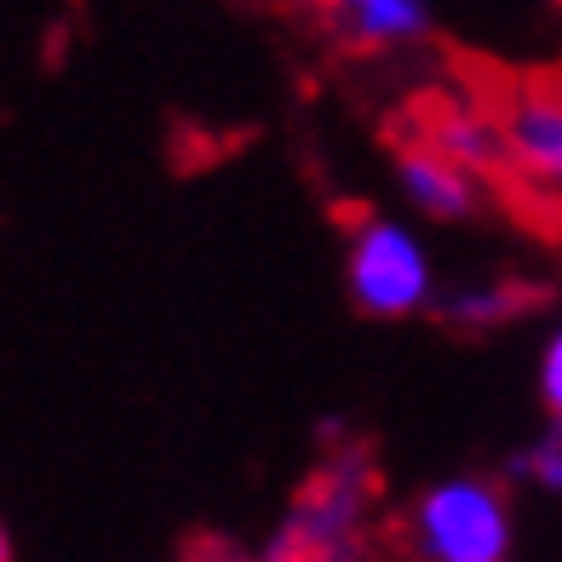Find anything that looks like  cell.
I'll use <instances>...</instances> for the list:
<instances>
[{
	"label": "cell",
	"mask_w": 562,
	"mask_h": 562,
	"mask_svg": "<svg viewBox=\"0 0 562 562\" xmlns=\"http://www.w3.org/2000/svg\"><path fill=\"white\" fill-rule=\"evenodd\" d=\"M339 281L345 299L368 322H414L430 316L442 299L437 252L414 213H362L345 229L339 252Z\"/></svg>",
	"instance_id": "1"
},
{
	"label": "cell",
	"mask_w": 562,
	"mask_h": 562,
	"mask_svg": "<svg viewBox=\"0 0 562 562\" xmlns=\"http://www.w3.org/2000/svg\"><path fill=\"white\" fill-rule=\"evenodd\" d=\"M407 551L419 562H510L517 557V505L494 476H437L407 505Z\"/></svg>",
	"instance_id": "2"
},
{
	"label": "cell",
	"mask_w": 562,
	"mask_h": 562,
	"mask_svg": "<svg viewBox=\"0 0 562 562\" xmlns=\"http://www.w3.org/2000/svg\"><path fill=\"white\" fill-rule=\"evenodd\" d=\"M373 510V476L362 465H327L293 499L281 528L265 540L259 562H362Z\"/></svg>",
	"instance_id": "3"
},
{
	"label": "cell",
	"mask_w": 562,
	"mask_h": 562,
	"mask_svg": "<svg viewBox=\"0 0 562 562\" xmlns=\"http://www.w3.org/2000/svg\"><path fill=\"white\" fill-rule=\"evenodd\" d=\"M391 178H396V195L402 207L414 213L419 224H471L482 213V172H471L465 161L442 156L437 144H402L396 161H391Z\"/></svg>",
	"instance_id": "4"
},
{
	"label": "cell",
	"mask_w": 562,
	"mask_h": 562,
	"mask_svg": "<svg viewBox=\"0 0 562 562\" xmlns=\"http://www.w3.org/2000/svg\"><path fill=\"white\" fill-rule=\"evenodd\" d=\"M505 167L540 190H562V92H517L499 115Z\"/></svg>",
	"instance_id": "5"
},
{
	"label": "cell",
	"mask_w": 562,
	"mask_h": 562,
	"mask_svg": "<svg viewBox=\"0 0 562 562\" xmlns=\"http://www.w3.org/2000/svg\"><path fill=\"white\" fill-rule=\"evenodd\" d=\"M316 7L356 53H407L437 30L430 0H316Z\"/></svg>",
	"instance_id": "6"
},
{
	"label": "cell",
	"mask_w": 562,
	"mask_h": 562,
	"mask_svg": "<svg viewBox=\"0 0 562 562\" xmlns=\"http://www.w3.org/2000/svg\"><path fill=\"white\" fill-rule=\"evenodd\" d=\"M533 311V288L510 276H488V281H459V288H442L437 316L459 334H499V327L522 322Z\"/></svg>",
	"instance_id": "7"
},
{
	"label": "cell",
	"mask_w": 562,
	"mask_h": 562,
	"mask_svg": "<svg viewBox=\"0 0 562 562\" xmlns=\"http://www.w3.org/2000/svg\"><path fill=\"white\" fill-rule=\"evenodd\" d=\"M425 144H437L442 156L465 161V167H471V172H482V178H488V172L505 161L499 121L476 115V110H465V104H442V110H430V115H425Z\"/></svg>",
	"instance_id": "8"
},
{
	"label": "cell",
	"mask_w": 562,
	"mask_h": 562,
	"mask_svg": "<svg viewBox=\"0 0 562 562\" xmlns=\"http://www.w3.org/2000/svg\"><path fill=\"white\" fill-rule=\"evenodd\" d=\"M510 471H517L533 494H551L562 499V425H546L540 437H533L528 448H517V459H510Z\"/></svg>",
	"instance_id": "9"
},
{
	"label": "cell",
	"mask_w": 562,
	"mask_h": 562,
	"mask_svg": "<svg viewBox=\"0 0 562 562\" xmlns=\"http://www.w3.org/2000/svg\"><path fill=\"white\" fill-rule=\"evenodd\" d=\"M533 396H540L546 419L562 425V322H551V334L540 339V356H533Z\"/></svg>",
	"instance_id": "10"
},
{
	"label": "cell",
	"mask_w": 562,
	"mask_h": 562,
	"mask_svg": "<svg viewBox=\"0 0 562 562\" xmlns=\"http://www.w3.org/2000/svg\"><path fill=\"white\" fill-rule=\"evenodd\" d=\"M0 562H12V540H7V528H0Z\"/></svg>",
	"instance_id": "11"
},
{
	"label": "cell",
	"mask_w": 562,
	"mask_h": 562,
	"mask_svg": "<svg viewBox=\"0 0 562 562\" xmlns=\"http://www.w3.org/2000/svg\"><path fill=\"white\" fill-rule=\"evenodd\" d=\"M557 7H562V0H557Z\"/></svg>",
	"instance_id": "12"
}]
</instances>
